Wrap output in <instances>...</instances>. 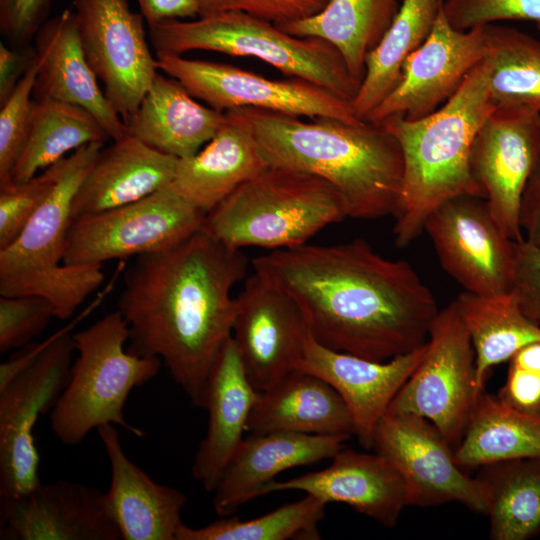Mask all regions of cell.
<instances>
[{
  "label": "cell",
  "instance_id": "obj_17",
  "mask_svg": "<svg viewBox=\"0 0 540 540\" xmlns=\"http://www.w3.org/2000/svg\"><path fill=\"white\" fill-rule=\"evenodd\" d=\"M231 336L248 379L260 392L298 369L309 331L292 297L254 269L236 297Z\"/></svg>",
  "mask_w": 540,
  "mask_h": 540
},
{
  "label": "cell",
  "instance_id": "obj_14",
  "mask_svg": "<svg viewBox=\"0 0 540 540\" xmlns=\"http://www.w3.org/2000/svg\"><path fill=\"white\" fill-rule=\"evenodd\" d=\"M84 54L124 122L159 73L141 13L128 0H72Z\"/></svg>",
  "mask_w": 540,
  "mask_h": 540
},
{
  "label": "cell",
  "instance_id": "obj_13",
  "mask_svg": "<svg viewBox=\"0 0 540 540\" xmlns=\"http://www.w3.org/2000/svg\"><path fill=\"white\" fill-rule=\"evenodd\" d=\"M372 448L400 473L408 506L458 502L487 514L488 490L455 460V450L429 420L413 414L386 412L376 426Z\"/></svg>",
  "mask_w": 540,
  "mask_h": 540
},
{
  "label": "cell",
  "instance_id": "obj_41",
  "mask_svg": "<svg viewBox=\"0 0 540 540\" xmlns=\"http://www.w3.org/2000/svg\"><path fill=\"white\" fill-rule=\"evenodd\" d=\"M442 9L450 24L462 31L504 20L540 24V0H444Z\"/></svg>",
  "mask_w": 540,
  "mask_h": 540
},
{
  "label": "cell",
  "instance_id": "obj_51",
  "mask_svg": "<svg viewBox=\"0 0 540 540\" xmlns=\"http://www.w3.org/2000/svg\"><path fill=\"white\" fill-rule=\"evenodd\" d=\"M441 1L443 2L444 0H441Z\"/></svg>",
  "mask_w": 540,
  "mask_h": 540
},
{
  "label": "cell",
  "instance_id": "obj_9",
  "mask_svg": "<svg viewBox=\"0 0 540 540\" xmlns=\"http://www.w3.org/2000/svg\"><path fill=\"white\" fill-rule=\"evenodd\" d=\"M74 351L69 328L59 330L35 361L0 389V513L42 482L34 429L67 385Z\"/></svg>",
  "mask_w": 540,
  "mask_h": 540
},
{
  "label": "cell",
  "instance_id": "obj_37",
  "mask_svg": "<svg viewBox=\"0 0 540 540\" xmlns=\"http://www.w3.org/2000/svg\"><path fill=\"white\" fill-rule=\"evenodd\" d=\"M326 505L321 499L305 494L298 501L253 519L226 516L199 528L183 524L176 540H317Z\"/></svg>",
  "mask_w": 540,
  "mask_h": 540
},
{
  "label": "cell",
  "instance_id": "obj_15",
  "mask_svg": "<svg viewBox=\"0 0 540 540\" xmlns=\"http://www.w3.org/2000/svg\"><path fill=\"white\" fill-rule=\"evenodd\" d=\"M440 264L465 291L508 293L514 287L517 243L501 231L485 199L460 195L446 200L426 219Z\"/></svg>",
  "mask_w": 540,
  "mask_h": 540
},
{
  "label": "cell",
  "instance_id": "obj_43",
  "mask_svg": "<svg viewBox=\"0 0 540 540\" xmlns=\"http://www.w3.org/2000/svg\"><path fill=\"white\" fill-rule=\"evenodd\" d=\"M53 0H0V31L11 46L29 45L47 20Z\"/></svg>",
  "mask_w": 540,
  "mask_h": 540
},
{
  "label": "cell",
  "instance_id": "obj_5",
  "mask_svg": "<svg viewBox=\"0 0 540 540\" xmlns=\"http://www.w3.org/2000/svg\"><path fill=\"white\" fill-rule=\"evenodd\" d=\"M104 143H90L62 159L58 179L19 237L0 249V296L36 295L66 320L103 282V265L63 263L72 202Z\"/></svg>",
  "mask_w": 540,
  "mask_h": 540
},
{
  "label": "cell",
  "instance_id": "obj_32",
  "mask_svg": "<svg viewBox=\"0 0 540 540\" xmlns=\"http://www.w3.org/2000/svg\"><path fill=\"white\" fill-rule=\"evenodd\" d=\"M528 458L540 459V415L517 411L484 390L455 449L456 463L466 471Z\"/></svg>",
  "mask_w": 540,
  "mask_h": 540
},
{
  "label": "cell",
  "instance_id": "obj_25",
  "mask_svg": "<svg viewBox=\"0 0 540 540\" xmlns=\"http://www.w3.org/2000/svg\"><path fill=\"white\" fill-rule=\"evenodd\" d=\"M111 467L108 502L123 540H176L187 496L155 482L124 452L113 424L97 429Z\"/></svg>",
  "mask_w": 540,
  "mask_h": 540
},
{
  "label": "cell",
  "instance_id": "obj_11",
  "mask_svg": "<svg viewBox=\"0 0 540 540\" xmlns=\"http://www.w3.org/2000/svg\"><path fill=\"white\" fill-rule=\"evenodd\" d=\"M206 213L167 186L141 200L72 220L63 263L103 265L170 250L199 231Z\"/></svg>",
  "mask_w": 540,
  "mask_h": 540
},
{
  "label": "cell",
  "instance_id": "obj_34",
  "mask_svg": "<svg viewBox=\"0 0 540 540\" xmlns=\"http://www.w3.org/2000/svg\"><path fill=\"white\" fill-rule=\"evenodd\" d=\"M110 137L87 110L65 102L33 101L29 129L12 171L13 182L26 181L77 149Z\"/></svg>",
  "mask_w": 540,
  "mask_h": 540
},
{
  "label": "cell",
  "instance_id": "obj_35",
  "mask_svg": "<svg viewBox=\"0 0 540 540\" xmlns=\"http://www.w3.org/2000/svg\"><path fill=\"white\" fill-rule=\"evenodd\" d=\"M478 477L488 490L492 539L526 540L540 534V459L486 464Z\"/></svg>",
  "mask_w": 540,
  "mask_h": 540
},
{
  "label": "cell",
  "instance_id": "obj_7",
  "mask_svg": "<svg viewBox=\"0 0 540 540\" xmlns=\"http://www.w3.org/2000/svg\"><path fill=\"white\" fill-rule=\"evenodd\" d=\"M148 35L155 56L203 50L253 57L351 101L360 86L330 43L291 35L272 22L241 12L167 20L148 27Z\"/></svg>",
  "mask_w": 540,
  "mask_h": 540
},
{
  "label": "cell",
  "instance_id": "obj_46",
  "mask_svg": "<svg viewBox=\"0 0 540 540\" xmlns=\"http://www.w3.org/2000/svg\"><path fill=\"white\" fill-rule=\"evenodd\" d=\"M34 47L0 43V104L13 92L35 59Z\"/></svg>",
  "mask_w": 540,
  "mask_h": 540
},
{
  "label": "cell",
  "instance_id": "obj_12",
  "mask_svg": "<svg viewBox=\"0 0 540 540\" xmlns=\"http://www.w3.org/2000/svg\"><path fill=\"white\" fill-rule=\"evenodd\" d=\"M156 59L159 71L221 112L252 108L295 117L363 122L356 117L351 100L303 79L273 80L229 64L183 55H157Z\"/></svg>",
  "mask_w": 540,
  "mask_h": 540
},
{
  "label": "cell",
  "instance_id": "obj_6",
  "mask_svg": "<svg viewBox=\"0 0 540 540\" xmlns=\"http://www.w3.org/2000/svg\"><path fill=\"white\" fill-rule=\"evenodd\" d=\"M347 210L327 181L304 172L268 167L206 214L202 229L229 247L288 249L307 244Z\"/></svg>",
  "mask_w": 540,
  "mask_h": 540
},
{
  "label": "cell",
  "instance_id": "obj_48",
  "mask_svg": "<svg viewBox=\"0 0 540 540\" xmlns=\"http://www.w3.org/2000/svg\"><path fill=\"white\" fill-rule=\"evenodd\" d=\"M148 27L172 19L199 16L198 0H136Z\"/></svg>",
  "mask_w": 540,
  "mask_h": 540
},
{
  "label": "cell",
  "instance_id": "obj_30",
  "mask_svg": "<svg viewBox=\"0 0 540 540\" xmlns=\"http://www.w3.org/2000/svg\"><path fill=\"white\" fill-rule=\"evenodd\" d=\"M402 0H328L316 14L276 24L298 37L322 39L342 55L352 77L361 84L368 54L393 22Z\"/></svg>",
  "mask_w": 540,
  "mask_h": 540
},
{
  "label": "cell",
  "instance_id": "obj_47",
  "mask_svg": "<svg viewBox=\"0 0 540 540\" xmlns=\"http://www.w3.org/2000/svg\"><path fill=\"white\" fill-rule=\"evenodd\" d=\"M519 224L526 242L540 248V160L533 169L522 194Z\"/></svg>",
  "mask_w": 540,
  "mask_h": 540
},
{
  "label": "cell",
  "instance_id": "obj_27",
  "mask_svg": "<svg viewBox=\"0 0 540 540\" xmlns=\"http://www.w3.org/2000/svg\"><path fill=\"white\" fill-rule=\"evenodd\" d=\"M225 114L224 123L205 147L191 157L179 159L169 185L206 214L269 167L245 116L238 109Z\"/></svg>",
  "mask_w": 540,
  "mask_h": 540
},
{
  "label": "cell",
  "instance_id": "obj_40",
  "mask_svg": "<svg viewBox=\"0 0 540 540\" xmlns=\"http://www.w3.org/2000/svg\"><path fill=\"white\" fill-rule=\"evenodd\" d=\"M53 317V305L44 297L0 296V353L30 344Z\"/></svg>",
  "mask_w": 540,
  "mask_h": 540
},
{
  "label": "cell",
  "instance_id": "obj_4",
  "mask_svg": "<svg viewBox=\"0 0 540 540\" xmlns=\"http://www.w3.org/2000/svg\"><path fill=\"white\" fill-rule=\"evenodd\" d=\"M495 108L482 60L433 113L415 120L392 117L379 124L396 138L403 156L402 189L393 214L398 247L414 241L427 217L446 200L460 195L485 199L471 173L470 153Z\"/></svg>",
  "mask_w": 540,
  "mask_h": 540
},
{
  "label": "cell",
  "instance_id": "obj_31",
  "mask_svg": "<svg viewBox=\"0 0 540 540\" xmlns=\"http://www.w3.org/2000/svg\"><path fill=\"white\" fill-rule=\"evenodd\" d=\"M455 302L475 351L480 395L493 366L509 361L522 347L540 341V322L522 310L515 292L479 295L461 292Z\"/></svg>",
  "mask_w": 540,
  "mask_h": 540
},
{
  "label": "cell",
  "instance_id": "obj_38",
  "mask_svg": "<svg viewBox=\"0 0 540 540\" xmlns=\"http://www.w3.org/2000/svg\"><path fill=\"white\" fill-rule=\"evenodd\" d=\"M61 167L62 159L26 181L0 186V249L19 237L54 187Z\"/></svg>",
  "mask_w": 540,
  "mask_h": 540
},
{
  "label": "cell",
  "instance_id": "obj_3",
  "mask_svg": "<svg viewBox=\"0 0 540 540\" xmlns=\"http://www.w3.org/2000/svg\"><path fill=\"white\" fill-rule=\"evenodd\" d=\"M251 125L269 167L304 172L329 182L348 217L394 214L403 182V156L383 126L317 118L314 122L268 110L238 109Z\"/></svg>",
  "mask_w": 540,
  "mask_h": 540
},
{
  "label": "cell",
  "instance_id": "obj_24",
  "mask_svg": "<svg viewBox=\"0 0 540 540\" xmlns=\"http://www.w3.org/2000/svg\"><path fill=\"white\" fill-rule=\"evenodd\" d=\"M257 395L230 336L219 350L208 375L202 406L208 412V428L191 469L193 478L207 492L214 491L244 440Z\"/></svg>",
  "mask_w": 540,
  "mask_h": 540
},
{
  "label": "cell",
  "instance_id": "obj_21",
  "mask_svg": "<svg viewBox=\"0 0 540 540\" xmlns=\"http://www.w3.org/2000/svg\"><path fill=\"white\" fill-rule=\"evenodd\" d=\"M286 490L313 495L326 504H346L388 528L395 526L408 506L400 473L377 452L342 448L328 467L285 481L274 480L264 486L260 496Z\"/></svg>",
  "mask_w": 540,
  "mask_h": 540
},
{
  "label": "cell",
  "instance_id": "obj_42",
  "mask_svg": "<svg viewBox=\"0 0 540 540\" xmlns=\"http://www.w3.org/2000/svg\"><path fill=\"white\" fill-rule=\"evenodd\" d=\"M328 0H198L199 16L241 12L274 24L310 17Z\"/></svg>",
  "mask_w": 540,
  "mask_h": 540
},
{
  "label": "cell",
  "instance_id": "obj_10",
  "mask_svg": "<svg viewBox=\"0 0 540 540\" xmlns=\"http://www.w3.org/2000/svg\"><path fill=\"white\" fill-rule=\"evenodd\" d=\"M427 342L423 359L397 392L387 412L429 420L455 450L479 398L475 351L455 300L438 311Z\"/></svg>",
  "mask_w": 540,
  "mask_h": 540
},
{
  "label": "cell",
  "instance_id": "obj_50",
  "mask_svg": "<svg viewBox=\"0 0 540 540\" xmlns=\"http://www.w3.org/2000/svg\"><path fill=\"white\" fill-rule=\"evenodd\" d=\"M537 28H538V30L540 31V24H537Z\"/></svg>",
  "mask_w": 540,
  "mask_h": 540
},
{
  "label": "cell",
  "instance_id": "obj_33",
  "mask_svg": "<svg viewBox=\"0 0 540 540\" xmlns=\"http://www.w3.org/2000/svg\"><path fill=\"white\" fill-rule=\"evenodd\" d=\"M441 6V0H402L390 27L366 58L365 74L352 101L358 119L365 121L395 87L405 60L427 38Z\"/></svg>",
  "mask_w": 540,
  "mask_h": 540
},
{
  "label": "cell",
  "instance_id": "obj_28",
  "mask_svg": "<svg viewBox=\"0 0 540 540\" xmlns=\"http://www.w3.org/2000/svg\"><path fill=\"white\" fill-rule=\"evenodd\" d=\"M247 432L350 437L354 431L351 414L336 390L322 378L295 369L268 389L258 392Z\"/></svg>",
  "mask_w": 540,
  "mask_h": 540
},
{
  "label": "cell",
  "instance_id": "obj_16",
  "mask_svg": "<svg viewBox=\"0 0 540 540\" xmlns=\"http://www.w3.org/2000/svg\"><path fill=\"white\" fill-rule=\"evenodd\" d=\"M539 160L540 111L496 106L474 138L470 169L493 219L516 242L524 240L519 224L522 194Z\"/></svg>",
  "mask_w": 540,
  "mask_h": 540
},
{
  "label": "cell",
  "instance_id": "obj_49",
  "mask_svg": "<svg viewBox=\"0 0 540 540\" xmlns=\"http://www.w3.org/2000/svg\"><path fill=\"white\" fill-rule=\"evenodd\" d=\"M46 344V340L41 343H30L21 348L20 351L12 355L8 360L0 365V389L4 388L17 375L28 368L38 357Z\"/></svg>",
  "mask_w": 540,
  "mask_h": 540
},
{
  "label": "cell",
  "instance_id": "obj_18",
  "mask_svg": "<svg viewBox=\"0 0 540 540\" xmlns=\"http://www.w3.org/2000/svg\"><path fill=\"white\" fill-rule=\"evenodd\" d=\"M485 45V25L458 30L441 6L429 35L405 60L397 84L365 121L379 125L392 117L415 120L433 113L483 60Z\"/></svg>",
  "mask_w": 540,
  "mask_h": 540
},
{
  "label": "cell",
  "instance_id": "obj_26",
  "mask_svg": "<svg viewBox=\"0 0 540 540\" xmlns=\"http://www.w3.org/2000/svg\"><path fill=\"white\" fill-rule=\"evenodd\" d=\"M179 159L127 135L102 148L72 202V220L141 200L173 181Z\"/></svg>",
  "mask_w": 540,
  "mask_h": 540
},
{
  "label": "cell",
  "instance_id": "obj_36",
  "mask_svg": "<svg viewBox=\"0 0 540 540\" xmlns=\"http://www.w3.org/2000/svg\"><path fill=\"white\" fill-rule=\"evenodd\" d=\"M483 63L495 106L540 111V41L515 28L485 25Z\"/></svg>",
  "mask_w": 540,
  "mask_h": 540
},
{
  "label": "cell",
  "instance_id": "obj_39",
  "mask_svg": "<svg viewBox=\"0 0 540 540\" xmlns=\"http://www.w3.org/2000/svg\"><path fill=\"white\" fill-rule=\"evenodd\" d=\"M36 73L35 56L13 92L0 104V186L13 182L12 171L29 129Z\"/></svg>",
  "mask_w": 540,
  "mask_h": 540
},
{
  "label": "cell",
  "instance_id": "obj_2",
  "mask_svg": "<svg viewBox=\"0 0 540 540\" xmlns=\"http://www.w3.org/2000/svg\"><path fill=\"white\" fill-rule=\"evenodd\" d=\"M247 265L241 249L201 228L170 250L138 256L125 274L118 310L130 330L127 350L159 358L198 408L215 358L232 334L231 290Z\"/></svg>",
  "mask_w": 540,
  "mask_h": 540
},
{
  "label": "cell",
  "instance_id": "obj_20",
  "mask_svg": "<svg viewBox=\"0 0 540 540\" xmlns=\"http://www.w3.org/2000/svg\"><path fill=\"white\" fill-rule=\"evenodd\" d=\"M428 342L386 361H376L327 348L309 334L298 369L331 385L346 404L353 434L365 449H372L377 424L391 401L423 359Z\"/></svg>",
  "mask_w": 540,
  "mask_h": 540
},
{
  "label": "cell",
  "instance_id": "obj_44",
  "mask_svg": "<svg viewBox=\"0 0 540 540\" xmlns=\"http://www.w3.org/2000/svg\"><path fill=\"white\" fill-rule=\"evenodd\" d=\"M513 291L523 312L540 322V248L525 239L517 243Z\"/></svg>",
  "mask_w": 540,
  "mask_h": 540
},
{
  "label": "cell",
  "instance_id": "obj_19",
  "mask_svg": "<svg viewBox=\"0 0 540 540\" xmlns=\"http://www.w3.org/2000/svg\"><path fill=\"white\" fill-rule=\"evenodd\" d=\"M1 540H123L106 492L81 482H41L0 513Z\"/></svg>",
  "mask_w": 540,
  "mask_h": 540
},
{
  "label": "cell",
  "instance_id": "obj_8",
  "mask_svg": "<svg viewBox=\"0 0 540 540\" xmlns=\"http://www.w3.org/2000/svg\"><path fill=\"white\" fill-rule=\"evenodd\" d=\"M72 337L78 356L67 385L50 411L54 435L73 446L92 429L113 424L143 436L139 428L125 420L124 407L132 389L153 379L162 361L124 348L130 330L118 309Z\"/></svg>",
  "mask_w": 540,
  "mask_h": 540
},
{
  "label": "cell",
  "instance_id": "obj_45",
  "mask_svg": "<svg viewBox=\"0 0 540 540\" xmlns=\"http://www.w3.org/2000/svg\"><path fill=\"white\" fill-rule=\"evenodd\" d=\"M497 397L517 411L540 415V367L509 361L506 381Z\"/></svg>",
  "mask_w": 540,
  "mask_h": 540
},
{
  "label": "cell",
  "instance_id": "obj_1",
  "mask_svg": "<svg viewBox=\"0 0 540 540\" xmlns=\"http://www.w3.org/2000/svg\"><path fill=\"white\" fill-rule=\"evenodd\" d=\"M252 263L292 297L316 342L367 359L422 346L439 311L408 262L384 258L362 239L277 249Z\"/></svg>",
  "mask_w": 540,
  "mask_h": 540
},
{
  "label": "cell",
  "instance_id": "obj_23",
  "mask_svg": "<svg viewBox=\"0 0 540 540\" xmlns=\"http://www.w3.org/2000/svg\"><path fill=\"white\" fill-rule=\"evenodd\" d=\"M348 438L293 432L248 434L212 492L215 513L232 515L259 497L264 486L281 472L332 458Z\"/></svg>",
  "mask_w": 540,
  "mask_h": 540
},
{
  "label": "cell",
  "instance_id": "obj_29",
  "mask_svg": "<svg viewBox=\"0 0 540 540\" xmlns=\"http://www.w3.org/2000/svg\"><path fill=\"white\" fill-rule=\"evenodd\" d=\"M195 99L177 80L158 73L125 121L128 135L178 159L193 156L226 119L225 112Z\"/></svg>",
  "mask_w": 540,
  "mask_h": 540
},
{
  "label": "cell",
  "instance_id": "obj_22",
  "mask_svg": "<svg viewBox=\"0 0 540 540\" xmlns=\"http://www.w3.org/2000/svg\"><path fill=\"white\" fill-rule=\"evenodd\" d=\"M33 40L37 61L33 99L81 107L96 118L111 140L126 137L124 120L100 89L84 54L73 10L46 20Z\"/></svg>",
  "mask_w": 540,
  "mask_h": 540
}]
</instances>
